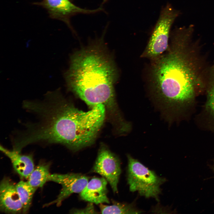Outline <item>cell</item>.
I'll list each match as a JSON object with an SVG mask.
<instances>
[{
  "label": "cell",
  "mask_w": 214,
  "mask_h": 214,
  "mask_svg": "<svg viewBox=\"0 0 214 214\" xmlns=\"http://www.w3.org/2000/svg\"><path fill=\"white\" fill-rule=\"evenodd\" d=\"M34 111L39 119L32 126L34 142L61 144L76 151L94 142L104 122L106 109L100 104L84 111L55 91L48 93L37 103Z\"/></svg>",
  "instance_id": "1"
},
{
  "label": "cell",
  "mask_w": 214,
  "mask_h": 214,
  "mask_svg": "<svg viewBox=\"0 0 214 214\" xmlns=\"http://www.w3.org/2000/svg\"><path fill=\"white\" fill-rule=\"evenodd\" d=\"M116 74L111 58L97 45L73 56L66 79L69 89L91 108L103 104L117 119L121 115L115 100Z\"/></svg>",
  "instance_id": "2"
},
{
  "label": "cell",
  "mask_w": 214,
  "mask_h": 214,
  "mask_svg": "<svg viewBox=\"0 0 214 214\" xmlns=\"http://www.w3.org/2000/svg\"><path fill=\"white\" fill-rule=\"evenodd\" d=\"M182 54L171 52L162 57L153 71L157 100L166 111L190 100L194 94L193 73Z\"/></svg>",
  "instance_id": "3"
},
{
  "label": "cell",
  "mask_w": 214,
  "mask_h": 214,
  "mask_svg": "<svg viewBox=\"0 0 214 214\" xmlns=\"http://www.w3.org/2000/svg\"><path fill=\"white\" fill-rule=\"evenodd\" d=\"M127 157V181L130 191H137L141 196L153 197L158 201L160 186L166 179L157 176L130 155H128Z\"/></svg>",
  "instance_id": "4"
},
{
  "label": "cell",
  "mask_w": 214,
  "mask_h": 214,
  "mask_svg": "<svg viewBox=\"0 0 214 214\" xmlns=\"http://www.w3.org/2000/svg\"><path fill=\"white\" fill-rule=\"evenodd\" d=\"M180 14L169 4L162 10L146 50L148 56H157L166 50L171 27Z\"/></svg>",
  "instance_id": "5"
},
{
  "label": "cell",
  "mask_w": 214,
  "mask_h": 214,
  "mask_svg": "<svg viewBox=\"0 0 214 214\" xmlns=\"http://www.w3.org/2000/svg\"><path fill=\"white\" fill-rule=\"evenodd\" d=\"M93 171L106 179L114 192H117V185L121 173L120 161L104 145H102L100 148Z\"/></svg>",
  "instance_id": "6"
},
{
  "label": "cell",
  "mask_w": 214,
  "mask_h": 214,
  "mask_svg": "<svg viewBox=\"0 0 214 214\" xmlns=\"http://www.w3.org/2000/svg\"><path fill=\"white\" fill-rule=\"evenodd\" d=\"M89 178L83 174L76 173L51 174L48 181L60 184L62 188L57 198L46 204L47 206L55 204L59 206L62 202L73 193H80L84 189L89 181Z\"/></svg>",
  "instance_id": "7"
},
{
  "label": "cell",
  "mask_w": 214,
  "mask_h": 214,
  "mask_svg": "<svg viewBox=\"0 0 214 214\" xmlns=\"http://www.w3.org/2000/svg\"><path fill=\"white\" fill-rule=\"evenodd\" d=\"M0 210L3 213L18 214L23 207L16 187L10 179L5 177L0 184Z\"/></svg>",
  "instance_id": "8"
},
{
  "label": "cell",
  "mask_w": 214,
  "mask_h": 214,
  "mask_svg": "<svg viewBox=\"0 0 214 214\" xmlns=\"http://www.w3.org/2000/svg\"><path fill=\"white\" fill-rule=\"evenodd\" d=\"M107 182L103 177L92 178L80 193V198L84 201L96 204L109 203L107 196Z\"/></svg>",
  "instance_id": "9"
},
{
  "label": "cell",
  "mask_w": 214,
  "mask_h": 214,
  "mask_svg": "<svg viewBox=\"0 0 214 214\" xmlns=\"http://www.w3.org/2000/svg\"><path fill=\"white\" fill-rule=\"evenodd\" d=\"M46 8L53 18L64 20L67 17L77 13H88L97 10L83 9L76 6L69 0H44L38 3Z\"/></svg>",
  "instance_id": "10"
},
{
  "label": "cell",
  "mask_w": 214,
  "mask_h": 214,
  "mask_svg": "<svg viewBox=\"0 0 214 214\" xmlns=\"http://www.w3.org/2000/svg\"><path fill=\"white\" fill-rule=\"evenodd\" d=\"M0 150L10 159L15 171L21 178L27 179L34 168L32 155H22L21 152L9 150L1 145Z\"/></svg>",
  "instance_id": "11"
},
{
  "label": "cell",
  "mask_w": 214,
  "mask_h": 214,
  "mask_svg": "<svg viewBox=\"0 0 214 214\" xmlns=\"http://www.w3.org/2000/svg\"><path fill=\"white\" fill-rule=\"evenodd\" d=\"M50 166L49 163L43 162L39 164L29 176L28 182L36 188L42 187L48 181L51 174L50 172Z\"/></svg>",
  "instance_id": "12"
},
{
  "label": "cell",
  "mask_w": 214,
  "mask_h": 214,
  "mask_svg": "<svg viewBox=\"0 0 214 214\" xmlns=\"http://www.w3.org/2000/svg\"><path fill=\"white\" fill-rule=\"evenodd\" d=\"M16 187L22 206V213H26L29 209L37 188L31 186L27 181L23 180L16 184Z\"/></svg>",
  "instance_id": "13"
},
{
  "label": "cell",
  "mask_w": 214,
  "mask_h": 214,
  "mask_svg": "<svg viewBox=\"0 0 214 214\" xmlns=\"http://www.w3.org/2000/svg\"><path fill=\"white\" fill-rule=\"evenodd\" d=\"M111 205L99 204L100 211L103 214H137L142 212L133 204L118 202L114 201Z\"/></svg>",
  "instance_id": "14"
},
{
  "label": "cell",
  "mask_w": 214,
  "mask_h": 214,
  "mask_svg": "<svg viewBox=\"0 0 214 214\" xmlns=\"http://www.w3.org/2000/svg\"><path fill=\"white\" fill-rule=\"evenodd\" d=\"M72 213L76 214H95L97 213L93 203L89 202L86 206L81 209H75L70 212Z\"/></svg>",
  "instance_id": "15"
},
{
  "label": "cell",
  "mask_w": 214,
  "mask_h": 214,
  "mask_svg": "<svg viewBox=\"0 0 214 214\" xmlns=\"http://www.w3.org/2000/svg\"><path fill=\"white\" fill-rule=\"evenodd\" d=\"M207 106L214 116V85L209 93Z\"/></svg>",
  "instance_id": "16"
},
{
  "label": "cell",
  "mask_w": 214,
  "mask_h": 214,
  "mask_svg": "<svg viewBox=\"0 0 214 214\" xmlns=\"http://www.w3.org/2000/svg\"><path fill=\"white\" fill-rule=\"evenodd\" d=\"M210 167L214 173V160H213V164L212 165L210 166Z\"/></svg>",
  "instance_id": "17"
}]
</instances>
